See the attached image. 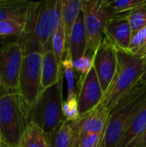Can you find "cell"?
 <instances>
[{"label":"cell","mask_w":146,"mask_h":147,"mask_svg":"<svg viewBox=\"0 0 146 147\" xmlns=\"http://www.w3.org/2000/svg\"><path fill=\"white\" fill-rule=\"evenodd\" d=\"M62 0L32 2L26 21L25 30L18 40L23 53L40 52L51 49V39L61 18Z\"/></svg>","instance_id":"cell-1"},{"label":"cell","mask_w":146,"mask_h":147,"mask_svg":"<svg viewBox=\"0 0 146 147\" xmlns=\"http://www.w3.org/2000/svg\"><path fill=\"white\" fill-rule=\"evenodd\" d=\"M146 104V82L139 79L110 110L98 147H116L121 136Z\"/></svg>","instance_id":"cell-2"},{"label":"cell","mask_w":146,"mask_h":147,"mask_svg":"<svg viewBox=\"0 0 146 147\" xmlns=\"http://www.w3.org/2000/svg\"><path fill=\"white\" fill-rule=\"evenodd\" d=\"M116 49V70L101 102L109 111L140 79L144 67V58L135 55L128 50L118 47Z\"/></svg>","instance_id":"cell-3"},{"label":"cell","mask_w":146,"mask_h":147,"mask_svg":"<svg viewBox=\"0 0 146 147\" xmlns=\"http://www.w3.org/2000/svg\"><path fill=\"white\" fill-rule=\"evenodd\" d=\"M28 109L22 96L12 91L0 100V134L7 147H19L28 124Z\"/></svg>","instance_id":"cell-4"},{"label":"cell","mask_w":146,"mask_h":147,"mask_svg":"<svg viewBox=\"0 0 146 147\" xmlns=\"http://www.w3.org/2000/svg\"><path fill=\"white\" fill-rule=\"evenodd\" d=\"M63 102L62 77L54 85L40 92L28 112V121L38 124L48 136L65 121Z\"/></svg>","instance_id":"cell-5"},{"label":"cell","mask_w":146,"mask_h":147,"mask_svg":"<svg viewBox=\"0 0 146 147\" xmlns=\"http://www.w3.org/2000/svg\"><path fill=\"white\" fill-rule=\"evenodd\" d=\"M82 11L86 34L85 54L94 56L104 36L105 26L113 13L107 0H84Z\"/></svg>","instance_id":"cell-6"},{"label":"cell","mask_w":146,"mask_h":147,"mask_svg":"<svg viewBox=\"0 0 146 147\" xmlns=\"http://www.w3.org/2000/svg\"><path fill=\"white\" fill-rule=\"evenodd\" d=\"M41 55L40 52H30L23 55L19 75L18 90L28 110L42 91L41 90Z\"/></svg>","instance_id":"cell-7"},{"label":"cell","mask_w":146,"mask_h":147,"mask_svg":"<svg viewBox=\"0 0 146 147\" xmlns=\"http://www.w3.org/2000/svg\"><path fill=\"white\" fill-rule=\"evenodd\" d=\"M23 55V48L19 40L0 47V79L2 84L11 92L18 90Z\"/></svg>","instance_id":"cell-8"},{"label":"cell","mask_w":146,"mask_h":147,"mask_svg":"<svg viewBox=\"0 0 146 147\" xmlns=\"http://www.w3.org/2000/svg\"><path fill=\"white\" fill-rule=\"evenodd\" d=\"M93 67L103 92L108 90L117 65L116 47L103 36L99 47L94 53Z\"/></svg>","instance_id":"cell-9"},{"label":"cell","mask_w":146,"mask_h":147,"mask_svg":"<svg viewBox=\"0 0 146 147\" xmlns=\"http://www.w3.org/2000/svg\"><path fill=\"white\" fill-rule=\"evenodd\" d=\"M109 112V110L100 103L89 112L80 115L76 121L69 122L73 137L74 147L77 141L85 134H99L102 136L108 123Z\"/></svg>","instance_id":"cell-10"},{"label":"cell","mask_w":146,"mask_h":147,"mask_svg":"<svg viewBox=\"0 0 146 147\" xmlns=\"http://www.w3.org/2000/svg\"><path fill=\"white\" fill-rule=\"evenodd\" d=\"M103 95L104 92L95 69L92 67L89 72L84 77H80L78 81L77 96L80 115L89 112L98 106L102 101Z\"/></svg>","instance_id":"cell-11"},{"label":"cell","mask_w":146,"mask_h":147,"mask_svg":"<svg viewBox=\"0 0 146 147\" xmlns=\"http://www.w3.org/2000/svg\"><path fill=\"white\" fill-rule=\"evenodd\" d=\"M104 36L116 47L128 50L132 39V31L127 19V13L112 14L105 26Z\"/></svg>","instance_id":"cell-12"},{"label":"cell","mask_w":146,"mask_h":147,"mask_svg":"<svg viewBox=\"0 0 146 147\" xmlns=\"http://www.w3.org/2000/svg\"><path fill=\"white\" fill-rule=\"evenodd\" d=\"M41 90H44L54 85L62 77V68L52 49L44 51L41 55Z\"/></svg>","instance_id":"cell-13"},{"label":"cell","mask_w":146,"mask_h":147,"mask_svg":"<svg viewBox=\"0 0 146 147\" xmlns=\"http://www.w3.org/2000/svg\"><path fill=\"white\" fill-rule=\"evenodd\" d=\"M67 51L72 60H75L85 54L86 51V34L83 22V13H80L74 23L67 43Z\"/></svg>","instance_id":"cell-14"},{"label":"cell","mask_w":146,"mask_h":147,"mask_svg":"<svg viewBox=\"0 0 146 147\" xmlns=\"http://www.w3.org/2000/svg\"><path fill=\"white\" fill-rule=\"evenodd\" d=\"M32 2L0 1V22L20 21L26 22Z\"/></svg>","instance_id":"cell-15"},{"label":"cell","mask_w":146,"mask_h":147,"mask_svg":"<svg viewBox=\"0 0 146 147\" xmlns=\"http://www.w3.org/2000/svg\"><path fill=\"white\" fill-rule=\"evenodd\" d=\"M146 130V104L121 136L116 147H133Z\"/></svg>","instance_id":"cell-16"},{"label":"cell","mask_w":146,"mask_h":147,"mask_svg":"<svg viewBox=\"0 0 146 147\" xmlns=\"http://www.w3.org/2000/svg\"><path fill=\"white\" fill-rule=\"evenodd\" d=\"M83 0H62L61 20L63 22L68 43L71 28L82 12Z\"/></svg>","instance_id":"cell-17"},{"label":"cell","mask_w":146,"mask_h":147,"mask_svg":"<svg viewBox=\"0 0 146 147\" xmlns=\"http://www.w3.org/2000/svg\"><path fill=\"white\" fill-rule=\"evenodd\" d=\"M19 147H48L46 136L38 124L28 122L22 136Z\"/></svg>","instance_id":"cell-18"},{"label":"cell","mask_w":146,"mask_h":147,"mask_svg":"<svg viewBox=\"0 0 146 147\" xmlns=\"http://www.w3.org/2000/svg\"><path fill=\"white\" fill-rule=\"evenodd\" d=\"M46 139L48 147H74L71 129L66 121L46 136Z\"/></svg>","instance_id":"cell-19"},{"label":"cell","mask_w":146,"mask_h":147,"mask_svg":"<svg viewBox=\"0 0 146 147\" xmlns=\"http://www.w3.org/2000/svg\"><path fill=\"white\" fill-rule=\"evenodd\" d=\"M25 25L26 22L20 21L0 22V40H9V42L18 40L25 30Z\"/></svg>","instance_id":"cell-20"},{"label":"cell","mask_w":146,"mask_h":147,"mask_svg":"<svg viewBox=\"0 0 146 147\" xmlns=\"http://www.w3.org/2000/svg\"><path fill=\"white\" fill-rule=\"evenodd\" d=\"M51 49L52 53H54L58 63L61 66V63L63 60V58L65 54V52L67 50V40H66V35L65 31V27L63 24V22L60 18L59 24L54 32V34L52 36L51 39Z\"/></svg>","instance_id":"cell-21"},{"label":"cell","mask_w":146,"mask_h":147,"mask_svg":"<svg viewBox=\"0 0 146 147\" xmlns=\"http://www.w3.org/2000/svg\"><path fill=\"white\" fill-rule=\"evenodd\" d=\"M61 68H62V73L65 77L66 84H67V97L72 96L77 93L75 90L76 85H75V71L73 68V63L72 59L69 53V52L66 50L65 54L63 58L62 63H61Z\"/></svg>","instance_id":"cell-22"},{"label":"cell","mask_w":146,"mask_h":147,"mask_svg":"<svg viewBox=\"0 0 146 147\" xmlns=\"http://www.w3.org/2000/svg\"><path fill=\"white\" fill-rule=\"evenodd\" d=\"M107 2L113 14L128 13L138 8L146 6V0H114Z\"/></svg>","instance_id":"cell-23"},{"label":"cell","mask_w":146,"mask_h":147,"mask_svg":"<svg viewBox=\"0 0 146 147\" xmlns=\"http://www.w3.org/2000/svg\"><path fill=\"white\" fill-rule=\"evenodd\" d=\"M128 51L142 58L146 57V26L132 34Z\"/></svg>","instance_id":"cell-24"},{"label":"cell","mask_w":146,"mask_h":147,"mask_svg":"<svg viewBox=\"0 0 146 147\" xmlns=\"http://www.w3.org/2000/svg\"><path fill=\"white\" fill-rule=\"evenodd\" d=\"M62 112L64 119L67 122L76 121L79 118L80 113L78 109L77 93L72 96L66 97V99L64 100L62 105Z\"/></svg>","instance_id":"cell-25"},{"label":"cell","mask_w":146,"mask_h":147,"mask_svg":"<svg viewBox=\"0 0 146 147\" xmlns=\"http://www.w3.org/2000/svg\"><path fill=\"white\" fill-rule=\"evenodd\" d=\"M127 19L132 34L145 28L146 26V6L128 12Z\"/></svg>","instance_id":"cell-26"},{"label":"cell","mask_w":146,"mask_h":147,"mask_svg":"<svg viewBox=\"0 0 146 147\" xmlns=\"http://www.w3.org/2000/svg\"><path fill=\"white\" fill-rule=\"evenodd\" d=\"M94 56H89L87 54H84L81 56L80 58L72 60L73 63V68L74 71L80 74V77L86 76L91 68L93 67V62H94Z\"/></svg>","instance_id":"cell-27"},{"label":"cell","mask_w":146,"mask_h":147,"mask_svg":"<svg viewBox=\"0 0 146 147\" xmlns=\"http://www.w3.org/2000/svg\"><path fill=\"white\" fill-rule=\"evenodd\" d=\"M102 140V134H88L82 136L76 143L75 147H98Z\"/></svg>","instance_id":"cell-28"},{"label":"cell","mask_w":146,"mask_h":147,"mask_svg":"<svg viewBox=\"0 0 146 147\" xmlns=\"http://www.w3.org/2000/svg\"><path fill=\"white\" fill-rule=\"evenodd\" d=\"M133 147H146V130L140 136L139 140L136 142Z\"/></svg>","instance_id":"cell-29"},{"label":"cell","mask_w":146,"mask_h":147,"mask_svg":"<svg viewBox=\"0 0 146 147\" xmlns=\"http://www.w3.org/2000/svg\"><path fill=\"white\" fill-rule=\"evenodd\" d=\"M9 92H11V91H9L5 86H3V84L0 86V100H1V98L3 97V96H4L6 94H8Z\"/></svg>","instance_id":"cell-30"},{"label":"cell","mask_w":146,"mask_h":147,"mask_svg":"<svg viewBox=\"0 0 146 147\" xmlns=\"http://www.w3.org/2000/svg\"><path fill=\"white\" fill-rule=\"evenodd\" d=\"M140 79L142 81L146 82V57L144 59V67H143V72H142V76Z\"/></svg>","instance_id":"cell-31"},{"label":"cell","mask_w":146,"mask_h":147,"mask_svg":"<svg viewBox=\"0 0 146 147\" xmlns=\"http://www.w3.org/2000/svg\"><path fill=\"white\" fill-rule=\"evenodd\" d=\"M0 147H7V146H4L3 144H1V143H0Z\"/></svg>","instance_id":"cell-32"},{"label":"cell","mask_w":146,"mask_h":147,"mask_svg":"<svg viewBox=\"0 0 146 147\" xmlns=\"http://www.w3.org/2000/svg\"><path fill=\"white\" fill-rule=\"evenodd\" d=\"M0 143H1V144H3V142H2V137H1V134H0Z\"/></svg>","instance_id":"cell-33"},{"label":"cell","mask_w":146,"mask_h":147,"mask_svg":"<svg viewBox=\"0 0 146 147\" xmlns=\"http://www.w3.org/2000/svg\"><path fill=\"white\" fill-rule=\"evenodd\" d=\"M2 85V83H1V79H0V86Z\"/></svg>","instance_id":"cell-34"}]
</instances>
